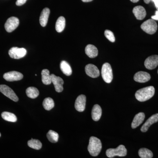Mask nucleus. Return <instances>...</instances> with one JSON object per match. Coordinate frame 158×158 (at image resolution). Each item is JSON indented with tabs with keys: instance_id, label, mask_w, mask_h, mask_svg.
Wrapping results in <instances>:
<instances>
[{
	"instance_id": "1",
	"label": "nucleus",
	"mask_w": 158,
	"mask_h": 158,
	"mask_svg": "<svg viewBox=\"0 0 158 158\" xmlns=\"http://www.w3.org/2000/svg\"><path fill=\"white\" fill-rule=\"evenodd\" d=\"M155 92V89L154 87L148 86L137 90L135 96L138 101L145 102L151 98L154 95Z\"/></svg>"
},
{
	"instance_id": "2",
	"label": "nucleus",
	"mask_w": 158,
	"mask_h": 158,
	"mask_svg": "<svg viewBox=\"0 0 158 158\" xmlns=\"http://www.w3.org/2000/svg\"><path fill=\"white\" fill-rule=\"evenodd\" d=\"M102 149L101 141L96 137H90L88 147V152L93 156H97L99 154Z\"/></svg>"
},
{
	"instance_id": "3",
	"label": "nucleus",
	"mask_w": 158,
	"mask_h": 158,
	"mask_svg": "<svg viewBox=\"0 0 158 158\" xmlns=\"http://www.w3.org/2000/svg\"><path fill=\"white\" fill-rule=\"evenodd\" d=\"M127 154V150L123 145H120L116 148H110L107 150L106 155L108 157L112 158L115 156H125Z\"/></svg>"
},
{
	"instance_id": "4",
	"label": "nucleus",
	"mask_w": 158,
	"mask_h": 158,
	"mask_svg": "<svg viewBox=\"0 0 158 158\" xmlns=\"http://www.w3.org/2000/svg\"><path fill=\"white\" fill-rule=\"evenodd\" d=\"M141 29L149 34H154L157 30V24L155 21L152 19L144 22L141 26Z\"/></svg>"
},
{
	"instance_id": "5",
	"label": "nucleus",
	"mask_w": 158,
	"mask_h": 158,
	"mask_svg": "<svg viewBox=\"0 0 158 158\" xmlns=\"http://www.w3.org/2000/svg\"><path fill=\"white\" fill-rule=\"evenodd\" d=\"M102 77L106 83H110L113 79V70L109 63H105L102 68Z\"/></svg>"
},
{
	"instance_id": "6",
	"label": "nucleus",
	"mask_w": 158,
	"mask_h": 158,
	"mask_svg": "<svg viewBox=\"0 0 158 158\" xmlns=\"http://www.w3.org/2000/svg\"><path fill=\"white\" fill-rule=\"evenodd\" d=\"M0 92L11 100L15 102L18 101V97L14 91L9 86L6 85H0Z\"/></svg>"
},
{
	"instance_id": "7",
	"label": "nucleus",
	"mask_w": 158,
	"mask_h": 158,
	"mask_svg": "<svg viewBox=\"0 0 158 158\" xmlns=\"http://www.w3.org/2000/svg\"><path fill=\"white\" fill-rule=\"evenodd\" d=\"M19 21L17 18L11 17L7 19L5 24V29L7 32L11 33L17 28L19 25Z\"/></svg>"
},
{
	"instance_id": "8",
	"label": "nucleus",
	"mask_w": 158,
	"mask_h": 158,
	"mask_svg": "<svg viewBox=\"0 0 158 158\" xmlns=\"http://www.w3.org/2000/svg\"><path fill=\"white\" fill-rule=\"evenodd\" d=\"M27 52L26 49L13 47L9 50V54L10 57L12 59H20L25 56Z\"/></svg>"
},
{
	"instance_id": "9",
	"label": "nucleus",
	"mask_w": 158,
	"mask_h": 158,
	"mask_svg": "<svg viewBox=\"0 0 158 158\" xmlns=\"http://www.w3.org/2000/svg\"><path fill=\"white\" fill-rule=\"evenodd\" d=\"M23 74L17 71H11L4 74L3 77L8 81H15L22 80L23 78Z\"/></svg>"
},
{
	"instance_id": "10",
	"label": "nucleus",
	"mask_w": 158,
	"mask_h": 158,
	"mask_svg": "<svg viewBox=\"0 0 158 158\" xmlns=\"http://www.w3.org/2000/svg\"><path fill=\"white\" fill-rule=\"evenodd\" d=\"M144 65L147 69L150 70L155 69L158 65V56L153 55L148 57L145 60Z\"/></svg>"
},
{
	"instance_id": "11",
	"label": "nucleus",
	"mask_w": 158,
	"mask_h": 158,
	"mask_svg": "<svg viewBox=\"0 0 158 158\" xmlns=\"http://www.w3.org/2000/svg\"><path fill=\"white\" fill-rule=\"evenodd\" d=\"M51 77L52 82L53 84L56 91L59 93L62 92L63 90V85L64 84L63 79L60 77L56 76L53 74H51Z\"/></svg>"
},
{
	"instance_id": "12",
	"label": "nucleus",
	"mask_w": 158,
	"mask_h": 158,
	"mask_svg": "<svg viewBox=\"0 0 158 158\" xmlns=\"http://www.w3.org/2000/svg\"><path fill=\"white\" fill-rule=\"evenodd\" d=\"M86 97L81 94L77 98L75 103V107L77 111L82 112L85 111L86 106Z\"/></svg>"
},
{
	"instance_id": "13",
	"label": "nucleus",
	"mask_w": 158,
	"mask_h": 158,
	"mask_svg": "<svg viewBox=\"0 0 158 158\" xmlns=\"http://www.w3.org/2000/svg\"><path fill=\"white\" fill-rule=\"evenodd\" d=\"M85 72L88 76L92 78H97L99 76V70L96 66L93 64H88L85 66Z\"/></svg>"
},
{
	"instance_id": "14",
	"label": "nucleus",
	"mask_w": 158,
	"mask_h": 158,
	"mask_svg": "<svg viewBox=\"0 0 158 158\" xmlns=\"http://www.w3.org/2000/svg\"><path fill=\"white\" fill-rule=\"evenodd\" d=\"M134 80L138 83H145L151 79V76L149 73L144 71H139L135 75Z\"/></svg>"
},
{
	"instance_id": "15",
	"label": "nucleus",
	"mask_w": 158,
	"mask_h": 158,
	"mask_svg": "<svg viewBox=\"0 0 158 158\" xmlns=\"http://www.w3.org/2000/svg\"><path fill=\"white\" fill-rule=\"evenodd\" d=\"M158 121V113L154 114L148 118L147 121L141 127V131L142 132H146L152 125Z\"/></svg>"
},
{
	"instance_id": "16",
	"label": "nucleus",
	"mask_w": 158,
	"mask_h": 158,
	"mask_svg": "<svg viewBox=\"0 0 158 158\" xmlns=\"http://www.w3.org/2000/svg\"><path fill=\"white\" fill-rule=\"evenodd\" d=\"M133 12L136 19L138 20L143 19L146 16V11L143 6H136L133 9Z\"/></svg>"
},
{
	"instance_id": "17",
	"label": "nucleus",
	"mask_w": 158,
	"mask_h": 158,
	"mask_svg": "<svg viewBox=\"0 0 158 158\" xmlns=\"http://www.w3.org/2000/svg\"><path fill=\"white\" fill-rule=\"evenodd\" d=\"M50 10L48 8H44L42 10L40 17V25L43 27H45L47 25L49 16Z\"/></svg>"
},
{
	"instance_id": "18",
	"label": "nucleus",
	"mask_w": 158,
	"mask_h": 158,
	"mask_svg": "<svg viewBox=\"0 0 158 158\" xmlns=\"http://www.w3.org/2000/svg\"><path fill=\"white\" fill-rule=\"evenodd\" d=\"M145 114L143 113H139L136 114L134 117L131 124V127L135 129L138 127L144 121Z\"/></svg>"
},
{
	"instance_id": "19",
	"label": "nucleus",
	"mask_w": 158,
	"mask_h": 158,
	"mask_svg": "<svg viewBox=\"0 0 158 158\" xmlns=\"http://www.w3.org/2000/svg\"><path fill=\"white\" fill-rule=\"evenodd\" d=\"M102 114V110L100 106L98 104L94 105L91 112L92 119L95 121H98L101 117Z\"/></svg>"
},
{
	"instance_id": "20",
	"label": "nucleus",
	"mask_w": 158,
	"mask_h": 158,
	"mask_svg": "<svg viewBox=\"0 0 158 158\" xmlns=\"http://www.w3.org/2000/svg\"><path fill=\"white\" fill-rule=\"evenodd\" d=\"M85 53L89 58H94L98 55V50L96 47L92 44H88L85 48Z\"/></svg>"
},
{
	"instance_id": "21",
	"label": "nucleus",
	"mask_w": 158,
	"mask_h": 158,
	"mask_svg": "<svg viewBox=\"0 0 158 158\" xmlns=\"http://www.w3.org/2000/svg\"><path fill=\"white\" fill-rule=\"evenodd\" d=\"M60 67L62 73L65 75L69 76L72 73V69L71 67L68 62L66 61H62L60 63Z\"/></svg>"
},
{
	"instance_id": "22",
	"label": "nucleus",
	"mask_w": 158,
	"mask_h": 158,
	"mask_svg": "<svg viewBox=\"0 0 158 158\" xmlns=\"http://www.w3.org/2000/svg\"><path fill=\"white\" fill-rule=\"evenodd\" d=\"M42 81L44 85H50L52 82V77L50 74L49 71L47 69H43L41 72Z\"/></svg>"
},
{
	"instance_id": "23",
	"label": "nucleus",
	"mask_w": 158,
	"mask_h": 158,
	"mask_svg": "<svg viewBox=\"0 0 158 158\" xmlns=\"http://www.w3.org/2000/svg\"><path fill=\"white\" fill-rule=\"evenodd\" d=\"M65 26V20L63 16H60L57 19L56 24V29L58 33H61L64 31Z\"/></svg>"
},
{
	"instance_id": "24",
	"label": "nucleus",
	"mask_w": 158,
	"mask_h": 158,
	"mask_svg": "<svg viewBox=\"0 0 158 158\" xmlns=\"http://www.w3.org/2000/svg\"><path fill=\"white\" fill-rule=\"evenodd\" d=\"M27 96L31 98H36L39 96V91L37 88L34 87H29L26 90Z\"/></svg>"
},
{
	"instance_id": "25",
	"label": "nucleus",
	"mask_w": 158,
	"mask_h": 158,
	"mask_svg": "<svg viewBox=\"0 0 158 158\" xmlns=\"http://www.w3.org/2000/svg\"><path fill=\"white\" fill-rule=\"evenodd\" d=\"M2 117L6 121L11 122H15L17 120L16 116L13 113H9V112H3L2 114Z\"/></svg>"
},
{
	"instance_id": "26",
	"label": "nucleus",
	"mask_w": 158,
	"mask_h": 158,
	"mask_svg": "<svg viewBox=\"0 0 158 158\" xmlns=\"http://www.w3.org/2000/svg\"><path fill=\"white\" fill-rule=\"evenodd\" d=\"M43 106L45 110L49 111L54 108L55 103L53 100L51 98H47L43 102Z\"/></svg>"
},
{
	"instance_id": "27",
	"label": "nucleus",
	"mask_w": 158,
	"mask_h": 158,
	"mask_svg": "<svg viewBox=\"0 0 158 158\" xmlns=\"http://www.w3.org/2000/svg\"><path fill=\"white\" fill-rule=\"evenodd\" d=\"M138 154L141 158H152L153 156L152 152L146 148H142L139 149Z\"/></svg>"
},
{
	"instance_id": "28",
	"label": "nucleus",
	"mask_w": 158,
	"mask_h": 158,
	"mask_svg": "<svg viewBox=\"0 0 158 158\" xmlns=\"http://www.w3.org/2000/svg\"><path fill=\"white\" fill-rule=\"evenodd\" d=\"M27 144L29 147L33 149L40 150L42 148V144L41 142L39 140L33 139V138L28 141Z\"/></svg>"
},
{
	"instance_id": "29",
	"label": "nucleus",
	"mask_w": 158,
	"mask_h": 158,
	"mask_svg": "<svg viewBox=\"0 0 158 158\" xmlns=\"http://www.w3.org/2000/svg\"><path fill=\"white\" fill-rule=\"evenodd\" d=\"M47 137L49 141L52 143H56L59 140V134L52 130L49 131L47 134Z\"/></svg>"
},
{
	"instance_id": "30",
	"label": "nucleus",
	"mask_w": 158,
	"mask_h": 158,
	"mask_svg": "<svg viewBox=\"0 0 158 158\" xmlns=\"http://www.w3.org/2000/svg\"><path fill=\"white\" fill-rule=\"evenodd\" d=\"M105 35L106 37L111 42H114L115 38L114 34L112 31L110 30H106L105 31Z\"/></svg>"
},
{
	"instance_id": "31",
	"label": "nucleus",
	"mask_w": 158,
	"mask_h": 158,
	"mask_svg": "<svg viewBox=\"0 0 158 158\" xmlns=\"http://www.w3.org/2000/svg\"><path fill=\"white\" fill-rule=\"evenodd\" d=\"M27 0H17L16 2V5L17 6H21L25 4Z\"/></svg>"
},
{
	"instance_id": "32",
	"label": "nucleus",
	"mask_w": 158,
	"mask_h": 158,
	"mask_svg": "<svg viewBox=\"0 0 158 158\" xmlns=\"http://www.w3.org/2000/svg\"><path fill=\"white\" fill-rule=\"evenodd\" d=\"M151 18L154 20H158V10L156 11L155 15L152 16Z\"/></svg>"
},
{
	"instance_id": "33",
	"label": "nucleus",
	"mask_w": 158,
	"mask_h": 158,
	"mask_svg": "<svg viewBox=\"0 0 158 158\" xmlns=\"http://www.w3.org/2000/svg\"><path fill=\"white\" fill-rule=\"evenodd\" d=\"M152 1L154 3L156 8L157 9L158 8V0H152Z\"/></svg>"
},
{
	"instance_id": "34",
	"label": "nucleus",
	"mask_w": 158,
	"mask_h": 158,
	"mask_svg": "<svg viewBox=\"0 0 158 158\" xmlns=\"http://www.w3.org/2000/svg\"><path fill=\"white\" fill-rule=\"evenodd\" d=\"M81 1L84 2H91L93 0H81Z\"/></svg>"
},
{
	"instance_id": "35",
	"label": "nucleus",
	"mask_w": 158,
	"mask_h": 158,
	"mask_svg": "<svg viewBox=\"0 0 158 158\" xmlns=\"http://www.w3.org/2000/svg\"><path fill=\"white\" fill-rule=\"evenodd\" d=\"M144 1L146 4H149L150 2L152 1V0H144Z\"/></svg>"
},
{
	"instance_id": "36",
	"label": "nucleus",
	"mask_w": 158,
	"mask_h": 158,
	"mask_svg": "<svg viewBox=\"0 0 158 158\" xmlns=\"http://www.w3.org/2000/svg\"><path fill=\"white\" fill-rule=\"evenodd\" d=\"M131 2H132L133 3H137L138 2L139 0H130Z\"/></svg>"
},
{
	"instance_id": "37",
	"label": "nucleus",
	"mask_w": 158,
	"mask_h": 158,
	"mask_svg": "<svg viewBox=\"0 0 158 158\" xmlns=\"http://www.w3.org/2000/svg\"><path fill=\"white\" fill-rule=\"evenodd\" d=\"M1 133H0V137H1Z\"/></svg>"
},
{
	"instance_id": "38",
	"label": "nucleus",
	"mask_w": 158,
	"mask_h": 158,
	"mask_svg": "<svg viewBox=\"0 0 158 158\" xmlns=\"http://www.w3.org/2000/svg\"><path fill=\"white\" fill-rule=\"evenodd\" d=\"M157 10H158V8H157Z\"/></svg>"
},
{
	"instance_id": "39",
	"label": "nucleus",
	"mask_w": 158,
	"mask_h": 158,
	"mask_svg": "<svg viewBox=\"0 0 158 158\" xmlns=\"http://www.w3.org/2000/svg\"></svg>"
}]
</instances>
